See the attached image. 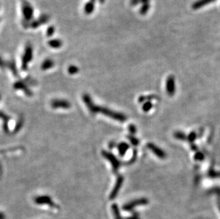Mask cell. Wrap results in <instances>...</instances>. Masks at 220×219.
Segmentation results:
<instances>
[{
  "mask_svg": "<svg viewBox=\"0 0 220 219\" xmlns=\"http://www.w3.org/2000/svg\"><path fill=\"white\" fill-rule=\"evenodd\" d=\"M0 117L3 119L4 121V124H3V127H4V130L5 132H8V121L9 119V117H8L7 115H5V113L2 112H0Z\"/></svg>",
  "mask_w": 220,
  "mask_h": 219,
  "instance_id": "obj_12",
  "label": "cell"
},
{
  "mask_svg": "<svg viewBox=\"0 0 220 219\" xmlns=\"http://www.w3.org/2000/svg\"><path fill=\"white\" fill-rule=\"evenodd\" d=\"M150 3L142 4V7L140 9V14L142 16L146 15L148 13V11H150Z\"/></svg>",
  "mask_w": 220,
  "mask_h": 219,
  "instance_id": "obj_13",
  "label": "cell"
},
{
  "mask_svg": "<svg viewBox=\"0 0 220 219\" xmlns=\"http://www.w3.org/2000/svg\"><path fill=\"white\" fill-rule=\"evenodd\" d=\"M34 202L36 204L39 205H43V204L49 205V206L53 207V208H58L59 207L56 204H55L54 203H53L52 198L48 196H41L36 197L34 199Z\"/></svg>",
  "mask_w": 220,
  "mask_h": 219,
  "instance_id": "obj_4",
  "label": "cell"
},
{
  "mask_svg": "<svg viewBox=\"0 0 220 219\" xmlns=\"http://www.w3.org/2000/svg\"><path fill=\"white\" fill-rule=\"evenodd\" d=\"M148 204V199L145 198H141L136 199V200L132 201L131 202L127 203L126 204H125L123 207V209L125 211H132L135 207L138 206H141V205H146Z\"/></svg>",
  "mask_w": 220,
  "mask_h": 219,
  "instance_id": "obj_3",
  "label": "cell"
},
{
  "mask_svg": "<svg viewBox=\"0 0 220 219\" xmlns=\"http://www.w3.org/2000/svg\"><path fill=\"white\" fill-rule=\"evenodd\" d=\"M102 154L103 156H104L106 159H108L110 164H111L113 167V170L115 172H117V171L118 170L120 166V163L118 160V159H117L113 154H111V153L106 152V151H103Z\"/></svg>",
  "mask_w": 220,
  "mask_h": 219,
  "instance_id": "obj_2",
  "label": "cell"
},
{
  "mask_svg": "<svg viewBox=\"0 0 220 219\" xmlns=\"http://www.w3.org/2000/svg\"><path fill=\"white\" fill-rule=\"evenodd\" d=\"M152 107V104L151 102H150V101H148V102L145 103L144 105H142V110H143L144 112L145 113L149 112Z\"/></svg>",
  "mask_w": 220,
  "mask_h": 219,
  "instance_id": "obj_16",
  "label": "cell"
},
{
  "mask_svg": "<svg viewBox=\"0 0 220 219\" xmlns=\"http://www.w3.org/2000/svg\"><path fill=\"white\" fill-rule=\"evenodd\" d=\"M112 211L113 213L115 219H123L121 215L120 214V210H119L117 204L112 205Z\"/></svg>",
  "mask_w": 220,
  "mask_h": 219,
  "instance_id": "obj_14",
  "label": "cell"
},
{
  "mask_svg": "<svg viewBox=\"0 0 220 219\" xmlns=\"http://www.w3.org/2000/svg\"><path fill=\"white\" fill-rule=\"evenodd\" d=\"M129 149V145L127 143L121 142L120 144H118V152L120 156H123V155L127 152V150Z\"/></svg>",
  "mask_w": 220,
  "mask_h": 219,
  "instance_id": "obj_11",
  "label": "cell"
},
{
  "mask_svg": "<svg viewBox=\"0 0 220 219\" xmlns=\"http://www.w3.org/2000/svg\"><path fill=\"white\" fill-rule=\"evenodd\" d=\"M216 0H196L195 2L192 3V9L193 10H198L209 4L213 3Z\"/></svg>",
  "mask_w": 220,
  "mask_h": 219,
  "instance_id": "obj_9",
  "label": "cell"
},
{
  "mask_svg": "<svg viewBox=\"0 0 220 219\" xmlns=\"http://www.w3.org/2000/svg\"><path fill=\"white\" fill-rule=\"evenodd\" d=\"M124 179L122 176H118V179H117L116 185H115L113 189L110 193V199H114L118 195L119 191H120V188H121L123 183Z\"/></svg>",
  "mask_w": 220,
  "mask_h": 219,
  "instance_id": "obj_7",
  "label": "cell"
},
{
  "mask_svg": "<svg viewBox=\"0 0 220 219\" xmlns=\"http://www.w3.org/2000/svg\"><path fill=\"white\" fill-rule=\"evenodd\" d=\"M14 87H15L16 89L22 90L25 93V94L27 95H28V96H31V95H32V93H31L30 90H29L28 87H26L25 85H24V84H23V83H15Z\"/></svg>",
  "mask_w": 220,
  "mask_h": 219,
  "instance_id": "obj_10",
  "label": "cell"
},
{
  "mask_svg": "<svg viewBox=\"0 0 220 219\" xmlns=\"http://www.w3.org/2000/svg\"><path fill=\"white\" fill-rule=\"evenodd\" d=\"M128 129H129L130 132L132 133V134H135V133H136V131H137L136 126H135V125H130L129 127H128Z\"/></svg>",
  "mask_w": 220,
  "mask_h": 219,
  "instance_id": "obj_22",
  "label": "cell"
},
{
  "mask_svg": "<svg viewBox=\"0 0 220 219\" xmlns=\"http://www.w3.org/2000/svg\"><path fill=\"white\" fill-rule=\"evenodd\" d=\"M128 137L132 145H134V146H138V145L139 144V140H138L137 138H136V137L132 136H128Z\"/></svg>",
  "mask_w": 220,
  "mask_h": 219,
  "instance_id": "obj_17",
  "label": "cell"
},
{
  "mask_svg": "<svg viewBox=\"0 0 220 219\" xmlns=\"http://www.w3.org/2000/svg\"><path fill=\"white\" fill-rule=\"evenodd\" d=\"M51 107L53 108H64L67 109L71 107L70 103L63 100H53L51 102Z\"/></svg>",
  "mask_w": 220,
  "mask_h": 219,
  "instance_id": "obj_8",
  "label": "cell"
},
{
  "mask_svg": "<svg viewBox=\"0 0 220 219\" xmlns=\"http://www.w3.org/2000/svg\"><path fill=\"white\" fill-rule=\"evenodd\" d=\"M69 72H70L71 73H75L77 72V69L75 67H72L69 69Z\"/></svg>",
  "mask_w": 220,
  "mask_h": 219,
  "instance_id": "obj_25",
  "label": "cell"
},
{
  "mask_svg": "<svg viewBox=\"0 0 220 219\" xmlns=\"http://www.w3.org/2000/svg\"><path fill=\"white\" fill-rule=\"evenodd\" d=\"M218 207H219V211H220V202L218 203Z\"/></svg>",
  "mask_w": 220,
  "mask_h": 219,
  "instance_id": "obj_28",
  "label": "cell"
},
{
  "mask_svg": "<svg viewBox=\"0 0 220 219\" xmlns=\"http://www.w3.org/2000/svg\"><path fill=\"white\" fill-rule=\"evenodd\" d=\"M130 3L132 6H136L138 5H139L140 3H141V1L140 0H131L130 1Z\"/></svg>",
  "mask_w": 220,
  "mask_h": 219,
  "instance_id": "obj_23",
  "label": "cell"
},
{
  "mask_svg": "<svg viewBox=\"0 0 220 219\" xmlns=\"http://www.w3.org/2000/svg\"><path fill=\"white\" fill-rule=\"evenodd\" d=\"M174 137H175L176 139H180V140H187V137L186 136L185 133L179 132V131L174 133Z\"/></svg>",
  "mask_w": 220,
  "mask_h": 219,
  "instance_id": "obj_15",
  "label": "cell"
},
{
  "mask_svg": "<svg viewBox=\"0 0 220 219\" xmlns=\"http://www.w3.org/2000/svg\"><path fill=\"white\" fill-rule=\"evenodd\" d=\"M147 147H148L152 152H153L158 158L165 159L166 157H167V154H166L165 152H164L162 149H160V147L156 146L155 144H152V143H148V144H147Z\"/></svg>",
  "mask_w": 220,
  "mask_h": 219,
  "instance_id": "obj_6",
  "label": "cell"
},
{
  "mask_svg": "<svg viewBox=\"0 0 220 219\" xmlns=\"http://www.w3.org/2000/svg\"><path fill=\"white\" fill-rule=\"evenodd\" d=\"M154 97H156L154 96V95H150V96H141L139 97V102L142 103L143 102V101L146 100H152V98H154Z\"/></svg>",
  "mask_w": 220,
  "mask_h": 219,
  "instance_id": "obj_21",
  "label": "cell"
},
{
  "mask_svg": "<svg viewBox=\"0 0 220 219\" xmlns=\"http://www.w3.org/2000/svg\"><path fill=\"white\" fill-rule=\"evenodd\" d=\"M196 137H197V135H196V133L192 132L187 136V140L189 141L190 142H193L195 140Z\"/></svg>",
  "mask_w": 220,
  "mask_h": 219,
  "instance_id": "obj_20",
  "label": "cell"
},
{
  "mask_svg": "<svg viewBox=\"0 0 220 219\" xmlns=\"http://www.w3.org/2000/svg\"><path fill=\"white\" fill-rule=\"evenodd\" d=\"M205 159V155L202 152H197L195 155V159L197 161H202Z\"/></svg>",
  "mask_w": 220,
  "mask_h": 219,
  "instance_id": "obj_18",
  "label": "cell"
},
{
  "mask_svg": "<svg viewBox=\"0 0 220 219\" xmlns=\"http://www.w3.org/2000/svg\"><path fill=\"white\" fill-rule=\"evenodd\" d=\"M0 219H5V216L2 212H0Z\"/></svg>",
  "mask_w": 220,
  "mask_h": 219,
  "instance_id": "obj_27",
  "label": "cell"
},
{
  "mask_svg": "<svg viewBox=\"0 0 220 219\" xmlns=\"http://www.w3.org/2000/svg\"><path fill=\"white\" fill-rule=\"evenodd\" d=\"M166 91L168 95L172 96L175 93V80L173 75H169L166 81Z\"/></svg>",
  "mask_w": 220,
  "mask_h": 219,
  "instance_id": "obj_5",
  "label": "cell"
},
{
  "mask_svg": "<svg viewBox=\"0 0 220 219\" xmlns=\"http://www.w3.org/2000/svg\"><path fill=\"white\" fill-rule=\"evenodd\" d=\"M209 176L211 177V178H217V177L220 176V173L215 172L213 169H211V170L209 172Z\"/></svg>",
  "mask_w": 220,
  "mask_h": 219,
  "instance_id": "obj_19",
  "label": "cell"
},
{
  "mask_svg": "<svg viewBox=\"0 0 220 219\" xmlns=\"http://www.w3.org/2000/svg\"><path fill=\"white\" fill-rule=\"evenodd\" d=\"M83 100H84V103L86 104V106L90 110V112L93 113H102L107 117H110V118L116 119V120L120 121V122H124L127 119V117L125 115L122 114L120 113H116L111 111L110 110L105 108V107L98 106L94 104L92 100L89 96L88 95H84L83 96Z\"/></svg>",
  "mask_w": 220,
  "mask_h": 219,
  "instance_id": "obj_1",
  "label": "cell"
},
{
  "mask_svg": "<svg viewBox=\"0 0 220 219\" xmlns=\"http://www.w3.org/2000/svg\"><path fill=\"white\" fill-rule=\"evenodd\" d=\"M126 219H140V218L138 214H133L132 216L128 217Z\"/></svg>",
  "mask_w": 220,
  "mask_h": 219,
  "instance_id": "obj_24",
  "label": "cell"
},
{
  "mask_svg": "<svg viewBox=\"0 0 220 219\" xmlns=\"http://www.w3.org/2000/svg\"><path fill=\"white\" fill-rule=\"evenodd\" d=\"M141 1L142 4H145V3H150V0H140Z\"/></svg>",
  "mask_w": 220,
  "mask_h": 219,
  "instance_id": "obj_26",
  "label": "cell"
}]
</instances>
